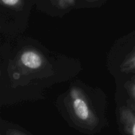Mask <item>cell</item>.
Returning <instances> with one entry per match:
<instances>
[{
	"label": "cell",
	"mask_w": 135,
	"mask_h": 135,
	"mask_svg": "<svg viewBox=\"0 0 135 135\" xmlns=\"http://www.w3.org/2000/svg\"><path fill=\"white\" fill-rule=\"evenodd\" d=\"M70 94L73 115L80 124V127L90 131L96 129L98 121L91 110L84 95L76 88H73Z\"/></svg>",
	"instance_id": "1"
},
{
	"label": "cell",
	"mask_w": 135,
	"mask_h": 135,
	"mask_svg": "<svg viewBox=\"0 0 135 135\" xmlns=\"http://www.w3.org/2000/svg\"><path fill=\"white\" fill-rule=\"evenodd\" d=\"M20 62L26 68L29 69H37L42 66L44 58L34 50H26L20 56Z\"/></svg>",
	"instance_id": "2"
},
{
	"label": "cell",
	"mask_w": 135,
	"mask_h": 135,
	"mask_svg": "<svg viewBox=\"0 0 135 135\" xmlns=\"http://www.w3.org/2000/svg\"><path fill=\"white\" fill-rule=\"evenodd\" d=\"M121 121L123 125L125 133L135 135V115L127 109L121 112Z\"/></svg>",
	"instance_id": "3"
},
{
	"label": "cell",
	"mask_w": 135,
	"mask_h": 135,
	"mask_svg": "<svg viewBox=\"0 0 135 135\" xmlns=\"http://www.w3.org/2000/svg\"><path fill=\"white\" fill-rule=\"evenodd\" d=\"M122 71L135 73V52L129 56L122 65Z\"/></svg>",
	"instance_id": "4"
},
{
	"label": "cell",
	"mask_w": 135,
	"mask_h": 135,
	"mask_svg": "<svg viewBox=\"0 0 135 135\" xmlns=\"http://www.w3.org/2000/svg\"><path fill=\"white\" fill-rule=\"evenodd\" d=\"M4 135H29L27 133L22 132V131L14 128H9L7 129L5 132Z\"/></svg>",
	"instance_id": "5"
},
{
	"label": "cell",
	"mask_w": 135,
	"mask_h": 135,
	"mask_svg": "<svg viewBox=\"0 0 135 135\" xmlns=\"http://www.w3.org/2000/svg\"><path fill=\"white\" fill-rule=\"evenodd\" d=\"M21 0H1V2L8 6H16L20 3Z\"/></svg>",
	"instance_id": "6"
},
{
	"label": "cell",
	"mask_w": 135,
	"mask_h": 135,
	"mask_svg": "<svg viewBox=\"0 0 135 135\" xmlns=\"http://www.w3.org/2000/svg\"><path fill=\"white\" fill-rule=\"evenodd\" d=\"M75 3V0H59V4L60 6L63 7H66L69 5H73Z\"/></svg>",
	"instance_id": "7"
},
{
	"label": "cell",
	"mask_w": 135,
	"mask_h": 135,
	"mask_svg": "<svg viewBox=\"0 0 135 135\" xmlns=\"http://www.w3.org/2000/svg\"><path fill=\"white\" fill-rule=\"evenodd\" d=\"M132 92H133V96H134V98H135V83L134 84H133V86H132Z\"/></svg>",
	"instance_id": "8"
},
{
	"label": "cell",
	"mask_w": 135,
	"mask_h": 135,
	"mask_svg": "<svg viewBox=\"0 0 135 135\" xmlns=\"http://www.w3.org/2000/svg\"><path fill=\"white\" fill-rule=\"evenodd\" d=\"M90 1H97V0H88Z\"/></svg>",
	"instance_id": "9"
},
{
	"label": "cell",
	"mask_w": 135,
	"mask_h": 135,
	"mask_svg": "<svg viewBox=\"0 0 135 135\" xmlns=\"http://www.w3.org/2000/svg\"><path fill=\"white\" fill-rule=\"evenodd\" d=\"M59 0H58V2H59Z\"/></svg>",
	"instance_id": "10"
}]
</instances>
